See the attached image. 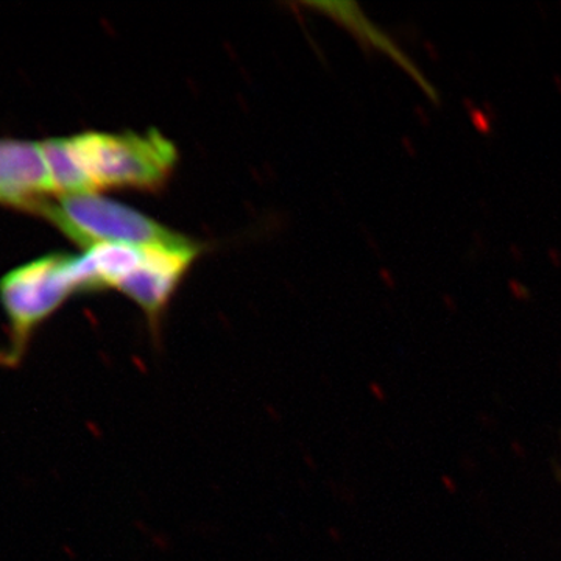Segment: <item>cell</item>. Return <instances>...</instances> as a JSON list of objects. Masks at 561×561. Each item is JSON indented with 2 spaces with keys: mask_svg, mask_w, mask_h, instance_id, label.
Returning a JSON list of instances; mask_svg holds the SVG:
<instances>
[{
  "mask_svg": "<svg viewBox=\"0 0 561 561\" xmlns=\"http://www.w3.org/2000/svg\"><path fill=\"white\" fill-rule=\"evenodd\" d=\"M61 146L80 194L111 187L160 190L176 164L175 146L154 130L87 131L61 138Z\"/></svg>",
  "mask_w": 561,
  "mask_h": 561,
  "instance_id": "1",
  "label": "cell"
},
{
  "mask_svg": "<svg viewBox=\"0 0 561 561\" xmlns=\"http://www.w3.org/2000/svg\"><path fill=\"white\" fill-rule=\"evenodd\" d=\"M35 213L43 214L70 241L87 250L99 243L157 247L190 241L138 209L102 197L98 192L57 195V201L46 198Z\"/></svg>",
  "mask_w": 561,
  "mask_h": 561,
  "instance_id": "2",
  "label": "cell"
},
{
  "mask_svg": "<svg viewBox=\"0 0 561 561\" xmlns=\"http://www.w3.org/2000/svg\"><path fill=\"white\" fill-rule=\"evenodd\" d=\"M72 262L68 254H49L21 265L0 280V302L10 324V345L0 353V365L16 367L36 328L79 291Z\"/></svg>",
  "mask_w": 561,
  "mask_h": 561,
  "instance_id": "3",
  "label": "cell"
},
{
  "mask_svg": "<svg viewBox=\"0 0 561 561\" xmlns=\"http://www.w3.org/2000/svg\"><path fill=\"white\" fill-rule=\"evenodd\" d=\"M201 247L191 241L175 245L146 247L138 267L116 290L142 309L153 330L160 327L162 313L172 300L180 280L197 260Z\"/></svg>",
  "mask_w": 561,
  "mask_h": 561,
  "instance_id": "4",
  "label": "cell"
},
{
  "mask_svg": "<svg viewBox=\"0 0 561 561\" xmlns=\"http://www.w3.org/2000/svg\"><path fill=\"white\" fill-rule=\"evenodd\" d=\"M54 187L41 142L0 139V203L35 210Z\"/></svg>",
  "mask_w": 561,
  "mask_h": 561,
  "instance_id": "5",
  "label": "cell"
}]
</instances>
